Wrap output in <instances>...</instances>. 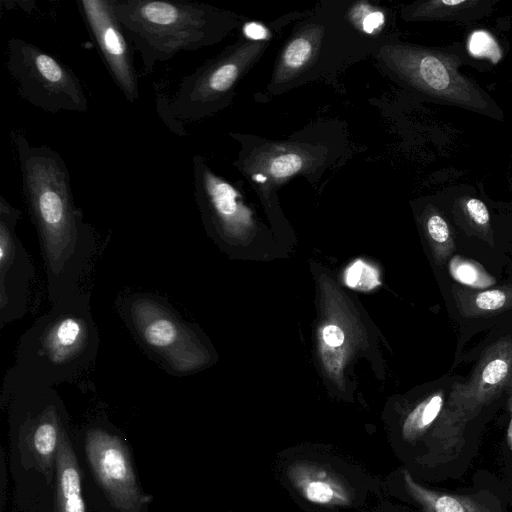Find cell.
<instances>
[{
  "label": "cell",
  "instance_id": "1",
  "mask_svg": "<svg viewBox=\"0 0 512 512\" xmlns=\"http://www.w3.org/2000/svg\"><path fill=\"white\" fill-rule=\"evenodd\" d=\"M22 192L37 230L52 304L74 291L96 252V237L75 205L71 179L60 154L46 145H32L24 134L12 133Z\"/></svg>",
  "mask_w": 512,
  "mask_h": 512
},
{
  "label": "cell",
  "instance_id": "2",
  "mask_svg": "<svg viewBox=\"0 0 512 512\" xmlns=\"http://www.w3.org/2000/svg\"><path fill=\"white\" fill-rule=\"evenodd\" d=\"M98 346L90 293L78 288L63 294L19 338L3 391L73 382L94 363Z\"/></svg>",
  "mask_w": 512,
  "mask_h": 512
},
{
  "label": "cell",
  "instance_id": "3",
  "mask_svg": "<svg viewBox=\"0 0 512 512\" xmlns=\"http://www.w3.org/2000/svg\"><path fill=\"white\" fill-rule=\"evenodd\" d=\"M132 47L139 52L143 72H152L182 51H194L215 41L223 16L214 8L189 1L111 0Z\"/></svg>",
  "mask_w": 512,
  "mask_h": 512
},
{
  "label": "cell",
  "instance_id": "4",
  "mask_svg": "<svg viewBox=\"0 0 512 512\" xmlns=\"http://www.w3.org/2000/svg\"><path fill=\"white\" fill-rule=\"evenodd\" d=\"M116 309L138 345L168 374L188 376L208 363L209 351L198 329L166 298L132 292L116 300Z\"/></svg>",
  "mask_w": 512,
  "mask_h": 512
},
{
  "label": "cell",
  "instance_id": "5",
  "mask_svg": "<svg viewBox=\"0 0 512 512\" xmlns=\"http://www.w3.org/2000/svg\"><path fill=\"white\" fill-rule=\"evenodd\" d=\"M6 67L18 95L49 113L87 112L88 98L77 75L40 47L18 37L7 43Z\"/></svg>",
  "mask_w": 512,
  "mask_h": 512
},
{
  "label": "cell",
  "instance_id": "6",
  "mask_svg": "<svg viewBox=\"0 0 512 512\" xmlns=\"http://www.w3.org/2000/svg\"><path fill=\"white\" fill-rule=\"evenodd\" d=\"M511 380L512 340L503 339L489 347L467 382L452 388L433 430V438L444 456L459 452L466 424Z\"/></svg>",
  "mask_w": 512,
  "mask_h": 512
},
{
  "label": "cell",
  "instance_id": "7",
  "mask_svg": "<svg viewBox=\"0 0 512 512\" xmlns=\"http://www.w3.org/2000/svg\"><path fill=\"white\" fill-rule=\"evenodd\" d=\"M21 210L0 195V328L29 309L35 267L16 233Z\"/></svg>",
  "mask_w": 512,
  "mask_h": 512
},
{
  "label": "cell",
  "instance_id": "8",
  "mask_svg": "<svg viewBox=\"0 0 512 512\" xmlns=\"http://www.w3.org/2000/svg\"><path fill=\"white\" fill-rule=\"evenodd\" d=\"M78 10L112 80L130 103L139 97L132 45L111 0H77Z\"/></svg>",
  "mask_w": 512,
  "mask_h": 512
},
{
  "label": "cell",
  "instance_id": "9",
  "mask_svg": "<svg viewBox=\"0 0 512 512\" xmlns=\"http://www.w3.org/2000/svg\"><path fill=\"white\" fill-rule=\"evenodd\" d=\"M400 63L411 82L426 94L444 103L489 113V102L458 72L455 58L430 50H408Z\"/></svg>",
  "mask_w": 512,
  "mask_h": 512
},
{
  "label": "cell",
  "instance_id": "10",
  "mask_svg": "<svg viewBox=\"0 0 512 512\" xmlns=\"http://www.w3.org/2000/svg\"><path fill=\"white\" fill-rule=\"evenodd\" d=\"M85 447L91 467L114 505L124 512H138L145 498L121 439L92 428L86 433Z\"/></svg>",
  "mask_w": 512,
  "mask_h": 512
},
{
  "label": "cell",
  "instance_id": "11",
  "mask_svg": "<svg viewBox=\"0 0 512 512\" xmlns=\"http://www.w3.org/2000/svg\"><path fill=\"white\" fill-rule=\"evenodd\" d=\"M288 476L308 501L319 505H346L350 493L344 483L332 472L311 463H295Z\"/></svg>",
  "mask_w": 512,
  "mask_h": 512
},
{
  "label": "cell",
  "instance_id": "12",
  "mask_svg": "<svg viewBox=\"0 0 512 512\" xmlns=\"http://www.w3.org/2000/svg\"><path fill=\"white\" fill-rule=\"evenodd\" d=\"M57 470L59 512H85L80 473L64 428L58 444Z\"/></svg>",
  "mask_w": 512,
  "mask_h": 512
},
{
  "label": "cell",
  "instance_id": "13",
  "mask_svg": "<svg viewBox=\"0 0 512 512\" xmlns=\"http://www.w3.org/2000/svg\"><path fill=\"white\" fill-rule=\"evenodd\" d=\"M409 494L425 512H491L472 497L434 491L417 483L408 471L403 472Z\"/></svg>",
  "mask_w": 512,
  "mask_h": 512
},
{
  "label": "cell",
  "instance_id": "14",
  "mask_svg": "<svg viewBox=\"0 0 512 512\" xmlns=\"http://www.w3.org/2000/svg\"><path fill=\"white\" fill-rule=\"evenodd\" d=\"M458 303L465 315L477 316L512 306V287L492 289L474 294L459 293Z\"/></svg>",
  "mask_w": 512,
  "mask_h": 512
},
{
  "label": "cell",
  "instance_id": "15",
  "mask_svg": "<svg viewBox=\"0 0 512 512\" xmlns=\"http://www.w3.org/2000/svg\"><path fill=\"white\" fill-rule=\"evenodd\" d=\"M443 402V394L438 392L420 403L405 420L403 437L406 440L420 437L439 417L443 409Z\"/></svg>",
  "mask_w": 512,
  "mask_h": 512
},
{
  "label": "cell",
  "instance_id": "16",
  "mask_svg": "<svg viewBox=\"0 0 512 512\" xmlns=\"http://www.w3.org/2000/svg\"><path fill=\"white\" fill-rule=\"evenodd\" d=\"M428 235L434 245L438 261L445 262L454 249V242L447 222L438 214H432L426 223Z\"/></svg>",
  "mask_w": 512,
  "mask_h": 512
},
{
  "label": "cell",
  "instance_id": "17",
  "mask_svg": "<svg viewBox=\"0 0 512 512\" xmlns=\"http://www.w3.org/2000/svg\"><path fill=\"white\" fill-rule=\"evenodd\" d=\"M450 270L456 280L466 285L484 287L491 285L490 280L493 281L473 262L458 257L454 258L450 263Z\"/></svg>",
  "mask_w": 512,
  "mask_h": 512
},
{
  "label": "cell",
  "instance_id": "18",
  "mask_svg": "<svg viewBox=\"0 0 512 512\" xmlns=\"http://www.w3.org/2000/svg\"><path fill=\"white\" fill-rule=\"evenodd\" d=\"M312 44L308 38L300 37L288 44L283 54L284 66L289 70L300 69L310 58Z\"/></svg>",
  "mask_w": 512,
  "mask_h": 512
},
{
  "label": "cell",
  "instance_id": "19",
  "mask_svg": "<svg viewBox=\"0 0 512 512\" xmlns=\"http://www.w3.org/2000/svg\"><path fill=\"white\" fill-rule=\"evenodd\" d=\"M477 1L467 0H441L433 1L425 4L426 8L424 15H431V17H447L457 16L458 13L471 8L473 5L478 4Z\"/></svg>",
  "mask_w": 512,
  "mask_h": 512
},
{
  "label": "cell",
  "instance_id": "20",
  "mask_svg": "<svg viewBox=\"0 0 512 512\" xmlns=\"http://www.w3.org/2000/svg\"><path fill=\"white\" fill-rule=\"evenodd\" d=\"M470 52L477 57H489L493 62L500 58V50L494 39L484 31L475 32L469 41Z\"/></svg>",
  "mask_w": 512,
  "mask_h": 512
},
{
  "label": "cell",
  "instance_id": "21",
  "mask_svg": "<svg viewBox=\"0 0 512 512\" xmlns=\"http://www.w3.org/2000/svg\"><path fill=\"white\" fill-rule=\"evenodd\" d=\"M302 166V159L295 153L282 154L268 165V172L274 178L281 179L296 173Z\"/></svg>",
  "mask_w": 512,
  "mask_h": 512
},
{
  "label": "cell",
  "instance_id": "22",
  "mask_svg": "<svg viewBox=\"0 0 512 512\" xmlns=\"http://www.w3.org/2000/svg\"><path fill=\"white\" fill-rule=\"evenodd\" d=\"M469 218L479 227L489 224L490 216L486 205L479 199L471 198L466 203Z\"/></svg>",
  "mask_w": 512,
  "mask_h": 512
},
{
  "label": "cell",
  "instance_id": "23",
  "mask_svg": "<svg viewBox=\"0 0 512 512\" xmlns=\"http://www.w3.org/2000/svg\"><path fill=\"white\" fill-rule=\"evenodd\" d=\"M323 338L328 345L337 347L343 343L344 333L338 326L330 324L323 329Z\"/></svg>",
  "mask_w": 512,
  "mask_h": 512
},
{
  "label": "cell",
  "instance_id": "24",
  "mask_svg": "<svg viewBox=\"0 0 512 512\" xmlns=\"http://www.w3.org/2000/svg\"><path fill=\"white\" fill-rule=\"evenodd\" d=\"M383 22H384V17L381 12H372V13L368 14L365 17V19L363 20V29L366 32L371 33L375 29L380 27V25H382Z\"/></svg>",
  "mask_w": 512,
  "mask_h": 512
},
{
  "label": "cell",
  "instance_id": "25",
  "mask_svg": "<svg viewBox=\"0 0 512 512\" xmlns=\"http://www.w3.org/2000/svg\"><path fill=\"white\" fill-rule=\"evenodd\" d=\"M245 34L252 39H262L266 36L265 28L257 23H250L245 27Z\"/></svg>",
  "mask_w": 512,
  "mask_h": 512
},
{
  "label": "cell",
  "instance_id": "26",
  "mask_svg": "<svg viewBox=\"0 0 512 512\" xmlns=\"http://www.w3.org/2000/svg\"><path fill=\"white\" fill-rule=\"evenodd\" d=\"M510 410H511V418L507 429V443L512 451V397L510 399Z\"/></svg>",
  "mask_w": 512,
  "mask_h": 512
}]
</instances>
